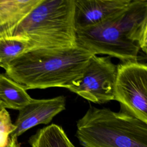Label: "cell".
Here are the masks:
<instances>
[{
    "label": "cell",
    "instance_id": "cell-3",
    "mask_svg": "<svg viewBox=\"0 0 147 147\" xmlns=\"http://www.w3.org/2000/svg\"><path fill=\"white\" fill-rule=\"evenodd\" d=\"M12 36L28 40L30 50L76 47L74 0H42L16 28Z\"/></svg>",
    "mask_w": 147,
    "mask_h": 147
},
{
    "label": "cell",
    "instance_id": "cell-5",
    "mask_svg": "<svg viewBox=\"0 0 147 147\" xmlns=\"http://www.w3.org/2000/svg\"><path fill=\"white\" fill-rule=\"evenodd\" d=\"M123 111L147 123V66L137 61L117 65L114 99Z\"/></svg>",
    "mask_w": 147,
    "mask_h": 147
},
{
    "label": "cell",
    "instance_id": "cell-10",
    "mask_svg": "<svg viewBox=\"0 0 147 147\" xmlns=\"http://www.w3.org/2000/svg\"><path fill=\"white\" fill-rule=\"evenodd\" d=\"M32 99L22 86L0 72V105L3 109L19 111Z\"/></svg>",
    "mask_w": 147,
    "mask_h": 147
},
{
    "label": "cell",
    "instance_id": "cell-6",
    "mask_svg": "<svg viewBox=\"0 0 147 147\" xmlns=\"http://www.w3.org/2000/svg\"><path fill=\"white\" fill-rule=\"evenodd\" d=\"M116 75L111 57L93 55L77 84L68 90L90 102L104 103L114 99Z\"/></svg>",
    "mask_w": 147,
    "mask_h": 147
},
{
    "label": "cell",
    "instance_id": "cell-11",
    "mask_svg": "<svg viewBox=\"0 0 147 147\" xmlns=\"http://www.w3.org/2000/svg\"><path fill=\"white\" fill-rule=\"evenodd\" d=\"M28 142L31 147H75L62 127L55 123L37 130Z\"/></svg>",
    "mask_w": 147,
    "mask_h": 147
},
{
    "label": "cell",
    "instance_id": "cell-7",
    "mask_svg": "<svg viewBox=\"0 0 147 147\" xmlns=\"http://www.w3.org/2000/svg\"><path fill=\"white\" fill-rule=\"evenodd\" d=\"M65 98L58 96L49 99H35L19 110L13 123L14 130L10 137L17 138L30 128L40 124H48L59 113L65 109Z\"/></svg>",
    "mask_w": 147,
    "mask_h": 147
},
{
    "label": "cell",
    "instance_id": "cell-1",
    "mask_svg": "<svg viewBox=\"0 0 147 147\" xmlns=\"http://www.w3.org/2000/svg\"><path fill=\"white\" fill-rule=\"evenodd\" d=\"M76 33L77 45L94 55L137 61L140 49L147 52V0H131L102 22Z\"/></svg>",
    "mask_w": 147,
    "mask_h": 147
},
{
    "label": "cell",
    "instance_id": "cell-12",
    "mask_svg": "<svg viewBox=\"0 0 147 147\" xmlns=\"http://www.w3.org/2000/svg\"><path fill=\"white\" fill-rule=\"evenodd\" d=\"M30 50L28 40L17 36L0 37V67Z\"/></svg>",
    "mask_w": 147,
    "mask_h": 147
},
{
    "label": "cell",
    "instance_id": "cell-9",
    "mask_svg": "<svg viewBox=\"0 0 147 147\" xmlns=\"http://www.w3.org/2000/svg\"><path fill=\"white\" fill-rule=\"evenodd\" d=\"M42 0H0V37L12 36L18 25Z\"/></svg>",
    "mask_w": 147,
    "mask_h": 147
},
{
    "label": "cell",
    "instance_id": "cell-15",
    "mask_svg": "<svg viewBox=\"0 0 147 147\" xmlns=\"http://www.w3.org/2000/svg\"><path fill=\"white\" fill-rule=\"evenodd\" d=\"M3 109V108H2V107L1 106V105H0V111L2 110Z\"/></svg>",
    "mask_w": 147,
    "mask_h": 147
},
{
    "label": "cell",
    "instance_id": "cell-4",
    "mask_svg": "<svg viewBox=\"0 0 147 147\" xmlns=\"http://www.w3.org/2000/svg\"><path fill=\"white\" fill-rule=\"evenodd\" d=\"M75 136L83 147H147V123L123 111L90 106Z\"/></svg>",
    "mask_w": 147,
    "mask_h": 147
},
{
    "label": "cell",
    "instance_id": "cell-13",
    "mask_svg": "<svg viewBox=\"0 0 147 147\" xmlns=\"http://www.w3.org/2000/svg\"><path fill=\"white\" fill-rule=\"evenodd\" d=\"M14 129L9 112L3 109L0 111V147H7L10 135Z\"/></svg>",
    "mask_w": 147,
    "mask_h": 147
},
{
    "label": "cell",
    "instance_id": "cell-14",
    "mask_svg": "<svg viewBox=\"0 0 147 147\" xmlns=\"http://www.w3.org/2000/svg\"><path fill=\"white\" fill-rule=\"evenodd\" d=\"M7 147H21L17 138H11L10 137Z\"/></svg>",
    "mask_w": 147,
    "mask_h": 147
},
{
    "label": "cell",
    "instance_id": "cell-8",
    "mask_svg": "<svg viewBox=\"0 0 147 147\" xmlns=\"http://www.w3.org/2000/svg\"><path fill=\"white\" fill-rule=\"evenodd\" d=\"M131 0H74L76 30L94 26L127 6Z\"/></svg>",
    "mask_w": 147,
    "mask_h": 147
},
{
    "label": "cell",
    "instance_id": "cell-2",
    "mask_svg": "<svg viewBox=\"0 0 147 147\" xmlns=\"http://www.w3.org/2000/svg\"><path fill=\"white\" fill-rule=\"evenodd\" d=\"M93 55L78 45L68 49L30 50L2 68L7 77L26 90L68 89L77 84Z\"/></svg>",
    "mask_w": 147,
    "mask_h": 147
}]
</instances>
